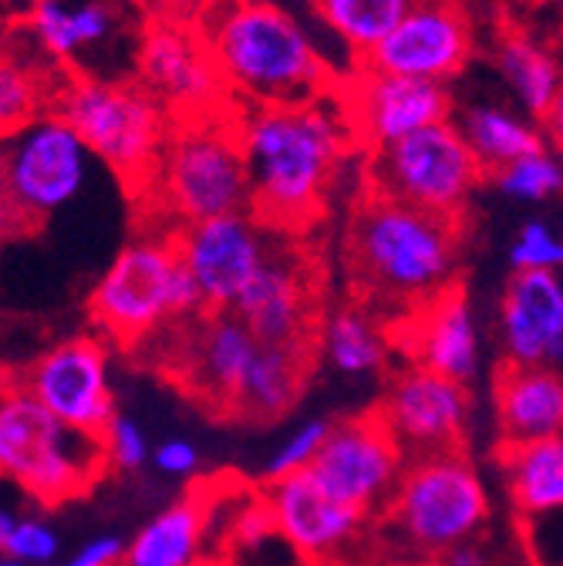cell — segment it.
I'll return each mask as SVG.
<instances>
[{"label": "cell", "mask_w": 563, "mask_h": 566, "mask_svg": "<svg viewBox=\"0 0 563 566\" xmlns=\"http://www.w3.org/2000/svg\"><path fill=\"white\" fill-rule=\"evenodd\" d=\"M0 553L21 559L24 566H54L61 543L51 523L4 510L0 513Z\"/></svg>", "instance_id": "836d02e7"}, {"label": "cell", "mask_w": 563, "mask_h": 566, "mask_svg": "<svg viewBox=\"0 0 563 566\" xmlns=\"http://www.w3.org/2000/svg\"><path fill=\"white\" fill-rule=\"evenodd\" d=\"M314 358H317L314 344H260L257 358L247 371V381L240 388L233 418L243 421L280 418L298 401L314 368Z\"/></svg>", "instance_id": "4316f807"}, {"label": "cell", "mask_w": 563, "mask_h": 566, "mask_svg": "<svg viewBox=\"0 0 563 566\" xmlns=\"http://www.w3.org/2000/svg\"><path fill=\"white\" fill-rule=\"evenodd\" d=\"M98 159L54 108L4 135V217L21 233L44 227L88 186Z\"/></svg>", "instance_id": "9c48e42d"}, {"label": "cell", "mask_w": 563, "mask_h": 566, "mask_svg": "<svg viewBox=\"0 0 563 566\" xmlns=\"http://www.w3.org/2000/svg\"><path fill=\"white\" fill-rule=\"evenodd\" d=\"M253 212L217 217L176 230L179 256L196 283L206 311H233L250 280L273 256L277 243Z\"/></svg>", "instance_id": "ac0fdd59"}, {"label": "cell", "mask_w": 563, "mask_h": 566, "mask_svg": "<svg viewBox=\"0 0 563 566\" xmlns=\"http://www.w3.org/2000/svg\"><path fill=\"white\" fill-rule=\"evenodd\" d=\"M233 311L260 344H314L324 317L317 314L314 273L284 247L273 250Z\"/></svg>", "instance_id": "7402d4cb"}, {"label": "cell", "mask_w": 563, "mask_h": 566, "mask_svg": "<svg viewBox=\"0 0 563 566\" xmlns=\"http://www.w3.org/2000/svg\"><path fill=\"white\" fill-rule=\"evenodd\" d=\"M500 462L520 523L563 513V436L503 446Z\"/></svg>", "instance_id": "83f0119b"}, {"label": "cell", "mask_w": 563, "mask_h": 566, "mask_svg": "<svg viewBox=\"0 0 563 566\" xmlns=\"http://www.w3.org/2000/svg\"><path fill=\"white\" fill-rule=\"evenodd\" d=\"M108 452L98 436L54 418L21 385L4 378L0 398V472L41 506L85 495L105 472Z\"/></svg>", "instance_id": "52a82bcc"}, {"label": "cell", "mask_w": 563, "mask_h": 566, "mask_svg": "<svg viewBox=\"0 0 563 566\" xmlns=\"http://www.w3.org/2000/svg\"><path fill=\"white\" fill-rule=\"evenodd\" d=\"M105 452H108V465L118 472H138L146 462H153V449L149 439L143 432V424L128 415H115L108 421V429L102 436Z\"/></svg>", "instance_id": "8d00e7d4"}, {"label": "cell", "mask_w": 563, "mask_h": 566, "mask_svg": "<svg viewBox=\"0 0 563 566\" xmlns=\"http://www.w3.org/2000/svg\"><path fill=\"white\" fill-rule=\"evenodd\" d=\"M507 361L563 371V273H513L500 297Z\"/></svg>", "instance_id": "603a6c76"}, {"label": "cell", "mask_w": 563, "mask_h": 566, "mask_svg": "<svg viewBox=\"0 0 563 566\" xmlns=\"http://www.w3.org/2000/svg\"><path fill=\"white\" fill-rule=\"evenodd\" d=\"M0 566H24L21 559H14V556H4V559H0Z\"/></svg>", "instance_id": "ee69618b"}, {"label": "cell", "mask_w": 563, "mask_h": 566, "mask_svg": "<svg viewBox=\"0 0 563 566\" xmlns=\"http://www.w3.org/2000/svg\"><path fill=\"white\" fill-rule=\"evenodd\" d=\"M510 266L513 273H563V237H556L540 220L523 223L510 247Z\"/></svg>", "instance_id": "d590c367"}, {"label": "cell", "mask_w": 563, "mask_h": 566, "mask_svg": "<svg viewBox=\"0 0 563 566\" xmlns=\"http://www.w3.org/2000/svg\"><path fill=\"white\" fill-rule=\"evenodd\" d=\"M462 135L472 146L476 159L486 166V172H500L507 169L510 163L523 159V156H533L543 146V132L536 125H530L526 118L500 108V105H476L462 115Z\"/></svg>", "instance_id": "f546056e"}, {"label": "cell", "mask_w": 563, "mask_h": 566, "mask_svg": "<svg viewBox=\"0 0 563 566\" xmlns=\"http://www.w3.org/2000/svg\"><path fill=\"white\" fill-rule=\"evenodd\" d=\"M492 408L503 446L563 436V371L510 361L492 381Z\"/></svg>", "instance_id": "cb8c5ba5"}, {"label": "cell", "mask_w": 563, "mask_h": 566, "mask_svg": "<svg viewBox=\"0 0 563 566\" xmlns=\"http://www.w3.org/2000/svg\"><path fill=\"white\" fill-rule=\"evenodd\" d=\"M408 452L378 411L331 421L327 442L314 462L317 482L365 516H385L405 475Z\"/></svg>", "instance_id": "5bb4252c"}, {"label": "cell", "mask_w": 563, "mask_h": 566, "mask_svg": "<svg viewBox=\"0 0 563 566\" xmlns=\"http://www.w3.org/2000/svg\"><path fill=\"white\" fill-rule=\"evenodd\" d=\"M153 462L163 475H173V479H189L196 469H199V449L189 442V439H166L163 446H156L153 452Z\"/></svg>", "instance_id": "f35d334b"}, {"label": "cell", "mask_w": 563, "mask_h": 566, "mask_svg": "<svg viewBox=\"0 0 563 566\" xmlns=\"http://www.w3.org/2000/svg\"><path fill=\"white\" fill-rule=\"evenodd\" d=\"M138 8H149L156 14H179L186 0H135Z\"/></svg>", "instance_id": "7bdbcfd3"}, {"label": "cell", "mask_w": 563, "mask_h": 566, "mask_svg": "<svg viewBox=\"0 0 563 566\" xmlns=\"http://www.w3.org/2000/svg\"><path fill=\"white\" fill-rule=\"evenodd\" d=\"M486 520L489 492L462 449L408 459L395 500L385 510L398 549L426 566L452 546L476 539Z\"/></svg>", "instance_id": "ba28073f"}, {"label": "cell", "mask_w": 563, "mask_h": 566, "mask_svg": "<svg viewBox=\"0 0 563 566\" xmlns=\"http://www.w3.org/2000/svg\"><path fill=\"white\" fill-rule=\"evenodd\" d=\"M202 311V297L179 256L176 233L156 227L125 243L88 294L95 331L118 347L146 344Z\"/></svg>", "instance_id": "5b68a950"}, {"label": "cell", "mask_w": 563, "mask_h": 566, "mask_svg": "<svg viewBox=\"0 0 563 566\" xmlns=\"http://www.w3.org/2000/svg\"><path fill=\"white\" fill-rule=\"evenodd\" d=\"M395 347L405 361L439 371L452 381L469 385L479 375L482 350H479V324L469 294L452 283L449 291L436 294L405 317L392 321Z\"/></svg>", "instance_id": "44dd1931"}, {"label": "cell", "mask_w": 563, "mask_h": 566, "mask_svg": "<svg viewBox=\"0 0 563 566\" xmlns=\"http://www.w3.org/2000/svg\"><path fill=\"white\" fill-rule=\"evenodd\" d=\"M135 82L173 115V122L237 108L202 28L183 14H156L143 24Z\"/></svg>", "instance_id": "7c38bea8"}, {"label": "cell", "mask_w": 563, "mask_h": 566, "mask_svg": "<svg viewBox=\"0 0 563 566\" xmlns=\"http://www.w3.org/2000/svg\"><path fill=\"white\" fill-rule=\"evenodd\" d=\"M237 108L173 125L156 176L143 192L163 220V230L176 233L192 223L253 209Z\"/></svg>", "instance_id": "277c9868"}, {"label": "cell", "mask_w": 563, "mask_h": 566, "mask_svg": "<svg viewBox=\"0 0 563 566\" xmlns=\"http://www.w3.org/2000/svg\"><path fill=\"white\" fill-rule=\"evenodd\" d=\"M492 182L507 199L517 202H543L556 192H563V159L540 149L533 156H523L510 163L507 169L492 172Z\"/></svg>", "instance_id": "d6a6232c"}, {"label": "cell", "mask_w": 563, "mask_h": 566, "mask_svg": "<svg viewBox=\"0 0 563 566\" xmlns=\"http://www.w3.org/2000/svg\"><path fill=\"white\" fill-rule=\"evenodd\" d=\"M260 492L280 536L311 566H344L372 526V516L337 500L314 472L263 479Z\"/></svg>", "instance_id": "e0dca14e"}, {"label": "cell", "mask_w": 563, "mask_h": 566, "mask_svg": "<svg viewBox=\"0 0 563 566\" xmlns=\"http://www.w3.org/2000/svg\"><path fill=\"white\" fill-rule=\"evenodd\" d=\"M125 553V539L118 536H98L92 543H85L79 553H72L67 559L54 563V566H118Z\"/></svg>", "instance_id": "ab89813d"}, {"label": "cell", "mask_w": 563, "mask_h": 566, "mask_svg": "<svg viewBox=\"0 0 563 566\" xmlns=\"http://www.w3.org/2000/svg\"><path fill=\"white\" fill-rule=\"evenodd\" d=\"M497 64L517 102L530 115L543 118L563 88V71L553 51L523 28H503L497 41Z\"/></svg>", "instance_id": "f1b7e54d"}, {"label": "cell", "mask_w": 563, "mask_h": 566, "mask_svg": "<svg viewBox=\"0 0 563 566\" xmlns=\"http://www.w3.org/2000/svg\"><path fill=\"white\" fill-rule=\"evenodd\" d=\"M209 536V489H189L125 543L118 566H202Z\"/></svg>", "instance_id": "484cf974"}, {"label": "cell", "mask_w": 563, "mask_h": 566, "mask_svg": "<svg viewBox=\"0 0 563 566\" xmlns=\"http://www.w3.org/2000/svg\"><path fill=\"white\" fill-rule=\"evenodd\" d=\"M456 122H436L388 149L368 153V189L388 199L429 209L436 217L462 220L469 199L486 179Z\"/></svg>", "instance_id": "30bf717a"}, {"label": "cell", "mask_w": 563, "mask_h": 566, "mask_svg": "<svg viewBox=\"0 0 563 566\" xmlns=\"http://www.w3.org/2000/svg\"><path fill=\"white\" fill-rule=\"evenodd\" d=\"M327 432H331V421H324V418H311V421L298 424V429L270 455L263 479H284V475L311 472L324 442H327Z\"/></svg>", "instance_id": "e575fe53"}, {"label": "cell", "mask_w": 563, "mask_h": 566, "mask_svg": "<svg viewBox=\"0 0 563 566\" xmlns=\"http://www.w3.org/2000/svg\"><path fill=\"white\" fill-rule=\"evenodd\" d=\"M530 566H563V513L520 523Z\"/></svg>", "instance_id": "74e56055"}, {"label": "cell", "mask_w": 563, "mask_h": 566, "mask_svg": "<svg viewBox=\"0 0 563 566\" xmlns=\"http://www.w3.org/2000/svg\"><path fill=\"white\" fill-rule=\"evenodd\" d=\"M179 347L173 350L176 381L206 408L233 415L247 371L260 350L257 334L237 311H202L173 327Z\"/></svg>", "instance_id": "2e32d148"}, {"label": "cell", "mask_w": 563, "mask_h": 566, "mask_svg": "<svg viewBox=\"0 0 563 566\" xmlns=\"http://www.w3.org/2000/svg\"><path fill=\"white\" fill-rule=\"evenodd\" d=\"M199 28L237 105H288L334 92L311 34L270 0H206Z\"/></svg>", "instance_id": "3957f363"}, {"label": "cell", "mask_w": 563, "mask_h": 566, "mask_svg": "<svg viewBox=\"0 0 563 566\" xmlns=\"http://www.w3.org/2000/svg\"><path fill=\"white\" fill-rule=\"evenodd\" d=\"M432 566H492V556L479 539H466L452 546L449 553H442Z\"/></svg>", "instance_id": "60d3db41"}, {"label": "cell", "mask_w": 563, "mask_h": 566, "mask_svg": "<svg viewBox=\"0 0 563 566\" xmlns=\"http://www.w3.org/2000/svg\"><path fill=\"white\" fill-rule=\"evenodd\" d=\"M253 217L273 233L307 230L327 206L347 153L358 146L337 95L288 105H240Z\"/></svg>", "instance_id": "6da1fadb"}, {"label": "cell", "mask_w": 563, "mask_h": 566, "mask_svg": "<svg viewBox=\"0 0 563 566\" xmlns=\"http://www.w3.org/2000/svg\"><path fill=\"white\" fill-rule=\"evenodd\" d=\"M334 95L365 153L388 149L436 122H449L452 112L446 85L388 75L368 64H355Z\"/></svg>", "instance_id": "9a60e30c"}, {"label": "cell", "mask_w": 563, "mask_h": 566, "mask_svg": "<svg viewBox=\"0 0 563 566\" xmlns=\"http://www.w3.org/2000/svg\"><path fill=\"white\" fill-rule=\"evenodd\" d=\"M375 411L405 446L408 459H415L462 449L469 432L472 398L469 385L405 361L398 371H392Z\"/></svg>", "instance_id": "d6986e66"}, {"label": "cell", "mask_w": 563, "mask_h": 566, "mask_svg": "<svg viewBox=\"0 0 563 566\" xmlns=\"http://www.w3.org/2000/svg\"><path fill=\"white\" fill-rule=\"evenodd\" d=\"M112 344L102 334H75L51 344L38 358L8 371L54 418L88 436H105L118 415L112 398Z\"/></svg>", "instance_id": "4fadbf2b"}, {"label": "cell", "mask_w": 563, "mask_h": 566, "mask_svg": "<svg viewBox=\"0 0 563 566\" xmlns=\"http://www.w3.org/2000/svg\"><path fill=\"white\" fill-rule=\"evenodd\" d=\"M543 135H546V142L563 159V88H560V95L553 98V105L543 115Z\"/></svg>", "instance_id": "b9f144b4"}, {"label": "cell", "mask_w": 563, "mask_h": 566, "mask_svg": "<svg viewBox=\"0 0 563 566\" xmlns=\"http://www.w3.org/2000/svg\"><path fill=\"white\" fill-rule=\"evenodd\" d=\"M51 108L72 125L92 156L135 196L156 176L173 132V115L135 78H102L64 71L54 82Z\"/></svg>", "instance_id": "8992f818"}, {"label": "cell", "mask_w": 563, "mask_h": 566, "mask_svg": "<svg viewBox=\"0 0 563 566\" xmlns=\"http://www.w3.org/2000/svg\"><path fill=\"white\" fill-rule=\"evenodd\" d=\"M317 358L344 375V378H368L388 368L395 347V331L392 321L372 311L368 304H341L327 311L317 324L314 337Z\"/></svg>", "instance_id": "d4e9b609"}, {"label": "cell", "mask_w": 563, "mask_h": 566, "mask_svg": "<svg viewBox=\"0 0 563 566\" xmlns=\"http://www.w3.org/2000/svg\"><path fill=\"white\" fill-rule=\"evenodd\" d=\"M472 51V18L459 0H418L365 64L388 75L446 85L466 67Z\"/></svg>", "instance_id": "ffe728a7"}, {"label": "cell", "mask_w": 563, "mask_h": 566, "mask_svg": "<svg viewBox=\"0 0 563 566\" xmlns=\"http://www.w3.org/2000/svg\"><path fill=\"white\" fill-rule=\"evenodd\" d=\"M418 0H314L324 28L365 64L368 54L402 24Z\"/></svg>", "instance_id": "4dcf8cb0"}, {"label": "cell", "mask_w": 563, "mask_h": 566, "mask_svg": "<svg viewBox=\"0 0 563 566\" xmlns=\"http://www.w3.org/2000/svg\"><path fill=\"white\" fill-rule=\"evenodd\" d=\"M462 220L436 217L382 192H365L351 212L344 260L358 301L388 321L459 283Z\"/></svg>", "instance_id": "7a4b0ae2"}, {"label": "cell", "mask_w": 563, "mask_h": 566, "mask_svg": "<svg viewBox=\"0 0 563 566\" xmlns=\"http://www.w3.org/2000/svg\"><path fill=\"white\" fill-rule=\"evenodd\" d=\"M135 8V0H31L21 34L75 75L122 78V71L135 75L143 38Z\"/></svg>", "instance_id": "8fae6325"}, {"label": "cell", "mask_w": 563, "mask_h": 566, "mask_svg": "<svg viewBox=\"0 0 563 566\" xmlns=\"http://www.w3.org/2000/svg\"><path fill=\"white\" fill-rule=\"evenodd\" d=\"M54 85H44V71L31 67L24 57L8 54L0 67V115H4V135L34 115L51 108Z\"/></svg>", "instance_id": "1f68e13d"}]
</instances>
